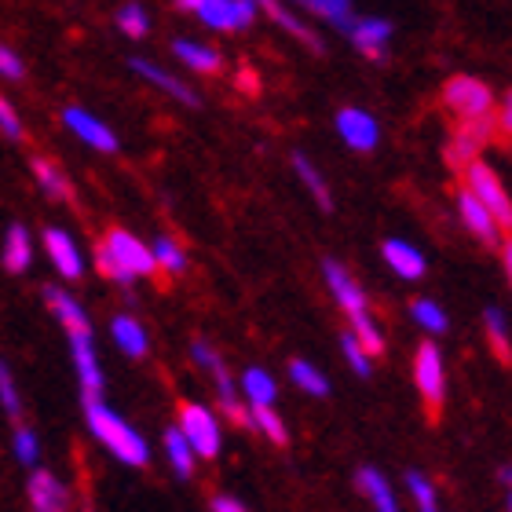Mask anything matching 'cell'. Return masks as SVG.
<instances>
[{"instance_id":"obj_1","label":"cell","mask_w":512,"mask_h":512,"mask_svg":"<svg viewBox=\"0 0 512 512\" xmlns=\"http://www.w3.org/2000/svg\"><path fill=\"white\" fill-rule=\"evenodd\" d=\"M322 275H326V286H330L337 308H341L344 315H348V322H352V337L363 344V352L370 355V359L381 355L384 333L377 330V322L370 319V304H366V293L359 289V282H355L337 260H326V264H322Z\"/></svg>"},{"instance_id":"obj_2","label":"cell","mask_w":512,"mask_h":512,"mask_svg":"<svg viewBox=\"0 0 512 512\" xmlns=\"http://www.w3.org/2000/svg\"><path fill=\"white\" fill-rule=\"evenodd\" d=\"M85 417H88V428H92V436L103 443V447L114 454L118 461L132 465V469H143L150 461V447L147 439L139 436L136 428L128 425L125 417L114 414L103 399H85Z\"/></svg>"},{"instance_id":"obj_3","label":"cell","mask_w":512,"mask_h":512,"mask_svg":"<svg viewBox=\"0 0 512 512\" xmlns=\"http://www.w3.org/2000/svg\"><path fill=\"white\" fill-rule=\"evenodd\" d=\"M96 267L107 278L128 286L143 275H154V256H150V246H143L136 235H128L125 227H114L107 231L103 246L96 253Z\"/></svg>"},{"instance_id":"obj_4","label":"cell","mask_w":512,"mask_h":512,"mask_svg":"<svg viewBox=\"0 0 512 512\" xmlns=\"http://www.w3.org/2000/svg\"><path fill=\"white\" fill-rule=\"evenodd\" d=\"M465 191L476 198V202L487 209V213L498 220L502 227L512 224V205H509V191L502 187V180H498V172L487 165V161H469L465 165Z\"/></svg>"},{"instance_id":"obj_5","label":"cell","mask_w":512,"mask_h":512,"mask_svg":"<svg viewBox=\"0 0 512 512\" xmlns=\"http://www.w3.org/2000/svg\"><path fill=\"white\" fill-rule=\"evenodd\" d=\"M443 103H447L461 121H476V118H491L494 110V92L483 85L480 77L458 74L450 77L447 88H443Z\"/></svg>"},{"instance_id":"obj_6","label":"cell","mask_w":512,"mask_h":512,"mask_svg":"<svg viewBox=\"0 0 512 512\" xmlns=\"http://www.w3.org/2000/svg\"><path fill=\"white\" fill-rule=\"evenodd\" d=\"M183 439L191 443L194 458H209L213 461L220 454V417L209 410V406L198 403H183L180 406V425Z\"/></svg>"},{"instance_id":"obj_7","label":"cell","mask_w":512,"mask_h":512,"mask_svg":"<svg viewBox=\"0 0 512 512\" xmlns=\"http://www.w3.org/2000/svg\"><path fill=\"white\" fill-rule=\"evenodd\" d=\"M191 355H194V363L202 366V370H209V374H213L216 395H220V410H224L227 421H231V425H246L249 410L238 403V388H235V381H231V374H227L224 359H220V355H216L205 341H194L191 344Z\"/></svg>"},{"instance_id":"obj_8","label":"cell","mask_w":512,"mask_h":512,"mask_svg":"<svg viewBox=\"0 0 512 512\" xmlns=\"http://www.w3.org/2000/svg\"><path fill=\"white\" fill-rule=\"evenodd\" d=\"M414 384L417 395L428 403V410L436 414L443 406V395H447V366H443V355H439L436 344H421L414 355Z\"/></svg>"},{"instance_id":"obj_9","label":"cell","mask_w":512,"mask_h":512,"mask_svg":"<svg viewBox=\"0 0 512 512\" xmlns=\"http://www.w3.org/2000/svg\"><path fill=\"white\" fill-rule=\"evenodd\" d=\"M209 30H242L256 19L253 0H202V8L194 11Z\"/></svg>"},{"instance_id":"obj_10","label":"cell","mask_w":512,"mask_h":512,"mask_svg":"<svg viewBox=\"0 0 512 512\" xmlns=\"http://www.w3.org/2000/svg\"><path fill=\"white\" fill-rule=\"evenodd\" d=\"M66 341H70V355H74V370H77L81 388H85V399H99V392H103V374H99L92 333H66Z\"/></svg>"},{"instance_id":"obj_11","label":"cell","mask_w":512,"mask_h":512,"mask_svg":"<svg viewBox=\"0 0 512 512\" xmlns=\"http://www.w3.org/2000/svg\"><path fill=\"white\" fill-rule=\"evenodd\" d=\"M63 125L70 128V132H74L81 143L103 150V154H114V150H118V136L110 132V125H103V121H99L96 114H88V110L66 107L63 110Z\"/></svg>"},{"instance_id":"obj_12","label":"cell","mask_w":512,"mask_h":512,"mask_svg":"<svg viewBox=\"0 0 512 512\" xmlns=\"http://www.w3.org/2000/svg\"><path fill=\"white\" fill-rule=\"evenodd\" d=\"M494 125L491 118H476V121H465V125L454 132V139H450L447 147V161L454 165V169H465L469 161H476V154L483 150V143L491 139Z\"/></svg>"},{"instance_id":"obj_13","label":"cell","mask_w":512,"mask_h":512,"mask_svg":"<svg viewBox=\"0 0 512 512\" xmlns=\"http://www.w3.org/2000/svg\"><path fill=\"white\" fill-rule=\"evenodd\" d=\"M44 253L52 256L55 271L63 278H81L85 275V260H81V249H77V242L66 231H59V227H48L44 231Z\"/></svg>"},{"instance_id":"obj_14","label":"cell","mask_w":512,"mask_h":512,"mask_svg":"<svg viewBox=\"0 0 512 512\" xmlns=\"http://www.w3.org/2000/svg\"><path fill=\"white\" fill-rule=\"evenodd\" d=\"M30 509L33 512H70V491L52 472L37 469L30 476Z\"/></svg>"},{"instance_id":"obj_15","label":"cell","mask_w":512,"mask_h":512,"mask_svg":"<svg viewBox=\"0 0 512 512\" xmlns=\"http://www.w3.org/2000/svg\"><path fill=\"white\" fill-rule=\"evenodd\" d=\"M337 132H341V139L352 150H374L377 139H381L377 121L359 107H344L341 114H337Z\"/></svg>"},{"instance_id":"obj_16","label":"cell","mask_w":512,"mask_h":512,"mask_svg":"<svg viewBox=\"0 0 512 512\" xmlns=\"http://www.w3.org/2000/svg\"><path fill=\"white\" fill-rule=\"evenodd\" d=\"M458 213H461V220H465V227H469L480 242H487V246H498V242H502V224H498L469 191L458 194Z\"/></svg>"},{"instance_id":"obj_17","label":"cell","mask_w":512,"mask_h":512,"mask_svg":"<svg viewBox=\"0 0 512 512\" xmlns=\"http://www.w3.org/2000/svg\"><path fill=\"white\" fill-rule=\"evenodd\" d=\"M348 37L366 59H384V48H388V37H392V26L384 19H352L348 26Z\"/></svg>"},{"instance_id":"obj_18","label":"cell","mask_w":512,"mask_h":512,"mask_svg":"<svg viewBox=\"0 0 512 512\" xmlns=\"http://www.w3.org/2000/svg\"><path fill=\"white\" fill-rule=\"evenodd\" d=\"M44 300H48V308L55 311V319L63 322L66 333H92V322H88L85 308H81V304H77L66 289L48 286V289H44Z\"/></svg>"},{"instance_id":"obj_19","label":"cell","mask_w":512,"mask_h":512,"mask_svg":"<svg viewBox=\"0 0 512 512\" xmlns=\"http://www.w3.org/2000/svg\"><path fill=\"white\" fill-rule=\"evenodd\" d=\"M132 70H136L143 81H150L154 88H161V92H169L172 99H180V103H187V107H198V96H194L191 88L183 85L180 77H172L169 70H161L158 63H147V59H132Z\"/></svg>"},{"instance_id":"obj_20","label":"cell","mask_w":512,"mask_h":512,"mask_svg":"<svg viewBox=\"0 0 512 512\" xmlns=\"http://www.w3.org/2000/svg\"><path fill=\"white\" fill-rule=\"evenodd\" d=\"M253 4H256V8H260V11H267V15H271V19H275L278 26H282V30L289 33V37H297L300 44H308L311 52H322L319 33L311 30L308 22H300L297 15H293V11H289V8H282L278 0H253Z\"/></svg>"},{"instance_id":"obj_21","label":"cell","mask_w":512,"mask_h":512,"mask_svg":"<svg viewBox=\"0 0 512 512\" xmlns=\"http://www.w3.org/2000/svg\"><path fill=\"white\" fill-rule=\"evenodd\" d=\"M355 483H359V494H363L366 502L374 505L377 512H399V502H395V491L388 487V480H384V476H381L377 469H359Z\"/></svg>"},{"instance_id":"obj_22","label":"cell","mask_w":512,"mask_h":512,"mask_svg":"<svg viewBox=\"0 0 512 512\" xmlns=\"http://www.w3.org/2000/svg\"><path fill=\"white\" fill-rule=\"evenodd\" d=\"M381 253H384V260H388V267H392L399 278H421V275H425V256L417 253L414 246L399 242V238L384 242Z\"/></svg>"},{"instance_id":"obj_23","label":"cell","mask_w":512,"mask_h":512,"mask_svg":"<svg viewBox=\"0 0 512 512\" xmlns=\"http://www.w3.org/2000/svg\"><path fill=\"white\" fill-rule=\"evenodd\" d=\"M172 52H176V59H180L183 66H191L194 74H216V70L224 66V59H220L216 48H205V44H194V41H176Z\"/></svg>"},{"instance_id":"obj_24","label":"cell","mask_w":512,"mask_h":512,"mask_svg":"<svg viewBox=\"0 0 512 512\" xmlns=\"http://www.w3.org/2000/svg\"><path fill=\"white\" fill-rule=\"evenodd\" d=\"M33 180L41 183V191L48 194V198H59V202H70V194H74V187H70V180L63 176V169L55 165V161L48 158H33Z\"/></svg>"},{"instance_id":"obj_25","label":"cell","mask_w":512,"mask_h":512,"mask_svg":"<svg viewBox=\"0 0 512 512\" xmlns=\"http://www.w3.org/2000/svg\"><path fill=\"white\" fill-rule=\"evenodd\" d=\"M110 333H114V344H118L125 355H132V359H143V355H147V330H143L132 315H118L114 326H110Z\"/></svg>"},{"instance_id":"obj_26","label":"cell","mask_w":512,"mask_h":512,"mask_svg":"<svg viewBox=\"0 0 512 512\" xmlns=\"http://www.w3.org/2000/svg\"><path fill=\"white\" fill-rule=\"evenodd\" d=\"M33 260V242L26 235V227H8V238H4V267H8L11 275H22Z\"/></svg>"},{"instance_id":"obj_27","label":"cell","mask_w":512,"mask_h":512,"mask_svg":"<svg viewBox=\"0 0 512 512\" xmlns=\"http://www.w3.org/2000/svg\"><path fill=\"white\" fill-rule=\"evenodd\" d=\"M242 395L249 399V406H275L278 384H275V377L267 374V370L253 366V370H246V374H242Z\"/></svg>"},{"instance_id":"obj_28","label":"cell","mask_w":512,"mask_h":512,"mask_svg":"<svg viewBox=\"0 0 512 512\" xmlns=\"http://www.w3.org/2000/svg\"><path fill=\"white\" fill-rule=\"evenodd\" d=\"M289 377H293V384H297L300 392H308L311 399L330 395V381H326V374H322L319 366H311L308 359H293V363H289Z\"/></svg>"},{"instance_id":"obj_29","label":"cell","mask_w":512,"mask_h":512,"mask_svg":"<svg viewBox=\"0 0 512 512\" xmlns=\"http://www.w3.org/2000/svg\"><path fill=\"white\" fill-rule=\"evenodd\" d=\"M293 169H297V176H300V183L311 191V198L322 205V209H333V198H330V183L322 180V172L311 165L304 154H293Z\"/></svg>"},{"instance_id":"obj_30","label":"cell","mask_w":512,"mask_h":512,"mask_svg":"<svg viewBox=\"0 0 512 512\" xmlns=\"http://www.w3.org/2000/svg\"><path fill=\"white\" fill-rule=\"evenodd\" d=\"M165 454H169V461H172V469H176V476H183V480H187V476L194 472V461H198V458H194L191 443L183 439L180 428H169V432H165Z\"/></svg>"},{"instance_id":"obj_31","label":"cell","mask_w":512,"mask_h":512,"mask_svg":"<svg viewBox=\"0 0 512 512\" xmlns=\"http://www.w3.org/2000/svg\"><path fill=\"white\" fill-rule=\"evenodd\" d=\"M150 256H154V267H161V271H169V275H183L187 271V253H183L180 242H172V238H154V249H150Z\"/></svg>"},{"instance_id":"obj_32","label":"cell","mask_w":512,"mask_h":512,"mask_svg":"<svg viewBox=\"0 0 512 512\" xmlns=\"http://www.w3.org/2000/svg\"><path fill=\"white\" fill-rule=\"evenodd\" d=\"M246 425H256L260 432H264L271 443H278V447H286V425H282V417L275 414V406H249V417Z\"/></svg>"},{"instance_id":"obj_33","label":"cell","mask_w":512,"mask_h":512,"mask_svg":"<svg viewBox=\"0 0 512 512\" xmlns=\"http://www.w3.org/2000/svg\"><path fill=\"white\" fill-rule=\"evenodd\" d=\"M297 4H304L308 11H315V15H322V19H330L337 30L348 33V26H352V0H297Z\"/></svg>"},{"instance_id":"obj_34","label":"cell","mask_w":512,"mask_h":512,"mask_svg":"<svg viewBox=\"0 0 512 512\" xmlns=\"http://www.w3.org/2000/svg\"><path fill=\"white\" fill-rule=\"evenodd\" d=\"M410 315H414L417 326H421L425 333H432V337L447 333V326H450L447 311L439 308L436 300H414V304H410Z\"/></svg>"},{"instance_id":"obj_35","label":"cell","mask_w":512,"mask_h":512,"mask_svg":"<svg viewBox=\"0 0 512 512\" xmlns=\"http://www.w3.org/2000/svg\"><path fill=\"white\" fill-rule=\"evenodd\" d=\"M487 337H491L494 344V355L502 359V363H509V319L502 315V308H487Z\"/></svg>"},{"instance_id":"obj_36","label":"cell","mask_w":512,"mask_h":512,"mask_svg":"<svg viewBox=\"0 0 512 512\" xmlns=\"http://www.w3.org/2000/svg\"><path fill=\"white\" fill-rule=\"evenodd\" d=\"M118 30L125 33V37H147L150 33V19H147V8H143V4H136V0H132V4H125V8L118 11Z\"/></svg>"},{"instance_id":"obj_37","label":"cell","mask_w":512,"mask_h":512,"mask_svg":"<svg viewBox=\"0 0 512 512\" xmlns=\"http://www.w3.org/2000/svg\"><path fill=\"white\" fill-rule=\"evenodd\" d=\"M341 352H344V359H348V366H352V370L359 377H370V374H374V359H370V355L363 352V344L355 341L352 333H344V337H341Z\"/></svg>"},{"instance_id":"obj_38","label":"cell","mask_w":512,"mask_h":512,"mask_svg":"<svg viewBox=\"0 0 512 512\" xmlns=\"http://www.w3.org/2000/svg\"><path fill=\"white\" fill-rule=\"evenodd\" d=\"M0 403H4V410H8L11 421H19V417H22V399H19V388H15V381H11L8 363H0Z\"/></svg>"},{"instance_id":"obj_39","label":"cell","mask_w":512,"mask_h":512,"mask_svg":"<svg viewBox=\"0 0 512 512\" xmlns=\"http://www.w3.org/2000/svg\"><path fill=\"white\" fill-rule=\"evenodd\" d=\"M406 487H410V498L417 502V509H432L436 505V487H432V480H428L425 472H410Z\"/></svg>"},{"instance_id":"obj_40","label":"cell","mask_w":512,"mask_h":512,"mask_svg":"<svg viewBox=\"0 0 512 512\" xmlns=\"http://www.w3.org/2000/svg\"><path fill=\"white\" fill-rule=\"evenodd\" d=\"M15 458H19L22 465H37V458H41L37 432H30V428H19V432H15Z\"/></svg>"},{"instance_id":"obj_41","label":"cell","mask_w":512,"mask_h":512,"mask_svg":"<svg viewBox=\"0 0 512 512\" xmlns=\"http://www.w3.org/2000/svg\"><path fill=\"white\" fill-rule=\"evenodd\" d=\"M0 132H4L8 139H15V143L26 136V132H22L19 114H15V107L8 103V96H0Z\"/></svg>"},{"instance_id":"obj_42","label":"cell","mask_w":512,"mask_h":512,"mask_svg":"<svg viewBox=\"0 0 512 512\" xmlns=\"http://www.w3.org/2000/svg\"><path fill=\"white\" fill-rule=\"evenodd\" d=\"M0 74L8 77V81H22V74H26L22 59L15 52H11L8 44H0Z\"/></svg>"},{"instance_id":"obj_43","label":"cell","mask_w":512,"mask_h":512,"mask_svg":"<svg viewBox=\"0 0 512 512\" xmlns=\"http://www.w3.org/2000/svg\"><path fill=\"white\" fill-rule=\"evenodd\" d=\"M213 512H249L242 502H235V498H227V494H216L213 498Z\"/></svg>"},{"instance_id":"obj_44","label":"cell","mask_w":512,"mask_h":512,"mask_svg":"<svg viewBox=\"0 0 512 512\" xmlns=\"http://www.w3.org/2000/svg\"><path fill=\"white\" fill-rule=\"evenodd\" d=\"M509 121H512V103H509V96H505V103H502V110H498V121H494V128L509 136Z\"/></svg>"},{"instance_id":"obj_45","label":"cell","mask_w":512,"mask_h":512,"mask_svg":"<svg viewBox=\"0 0 512 512\" xmlns=\"http://www.w3.org/2000/svg\"><path fill=\"white\" fill-rule=\"evenodd\" d=\"M176 4H180L183 11H198V8H202V0H176Z\"/></svg>"},{"instance_id":"obj_46","label":"cell","mask_w":512,"mask_h":512,"mask_svg":"<svg viewBox=\"0 0 512 512\" xmlns=\"http://www.w3.org/2000/svg\"><path fill=\"white\" fill-rule=\"evenodd\" d=\"M421 512H439V509H436V505H432V509H421Z\"/></svg>"}]
</instances>
